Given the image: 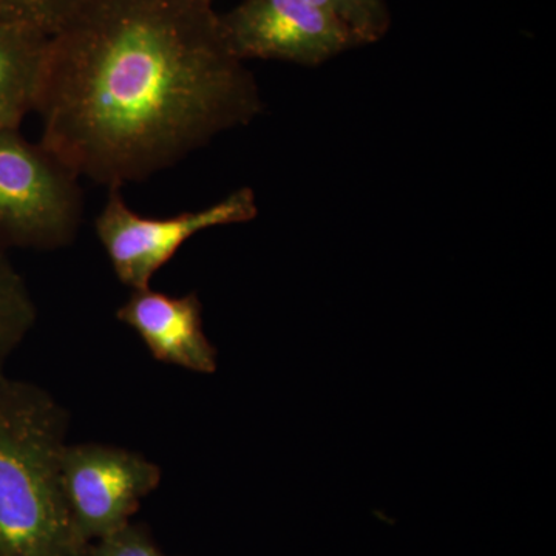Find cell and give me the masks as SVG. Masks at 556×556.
<instances>
[{"mask_svg":"<svg viewBox=\"0 0 556 556\" xmlns=\"http://www.w3.org/2000/svg\"><path fill=\"white\" fill-rule=\"evenodd\" d=\"M42 142L109 189L169 169L263 112L214 0H79L49 36Z\"/></svg>","mask_w":556,"mask_h":556,"instance_id":"obj_1","label":"cell"},{"mask_svg":"<svg viewBox=\"0 0 556 556\" xmlns=\"http://www.w3.org/2000/svg\"><path fill=\"white\" fill-rule=\"evenodd\" d=\"M68 426L49 391L0 378V556H93L62 486Z\"/></svg>","mask_w":556,"mask_h":556,"instance_id":"obj_2","label":"cell"},{"mask_svg":"<svg viewBox=\"0 0 556 556\" xmlns=\"http://www.w3.org/2000/svg\"><path fill=\"white\" fill-rule=\"evenodd\" d=\"M83 215L79 175L42 142L0 127V251L67 248Z\"/></svg>","mask_w":556,"mask_h":556,"instance_id":"obj_3","label":"cell"},{"mask_svg":"<svg viewBox=\"0 0 556 556\" xmlns=\"http://www.w3.org/2000/svg\"><path fill=\"white\" fill-rule=\"evenodd\" d=\"M257 215V199L251 188L237 189L200 211L166 218L137 214L124 201L119 189H109L108 203L94 219V230L113 273L124 287L135 291L150 288L156 273L197 233L249 223Z\"/></svg>","mask_w":556,"mask_h":556,"instance_id":"obj_4","label":"cell"},{"mask_svg":"<svg viewBox=\"0 0 556 556\" xmlns=\"http://www.w3.org/2000/svg\"><path fill=\"white\" fill-rule=\"evenodd\" d=\"M62 486L70 514L89 543L118 532L161 484L159 464L116 445L67 444Z\"/></svg>","mask_w":556,"mask_h":556,"instance_id":"obj_5","label":"cell"},{"mask_svg":"<svg viewBox=\"0 0 556 556\" xmlns=\"http://www.w3.org/2000/svg\"><path fill=\"white\" fill-rule=\"evenodd\" d=\"M240 61H281L318 67L357 49L350 31L309 0H243L219 14Z\"/></svg>","mask_w":556,"mask_h":556,"instance_id":"obj_6","label":"cell"},{"mask_svg":"<svg viewBox=\"0 0 556 556\" xmlns=\"http://www.w3.org/2000/svg\"><path fill=\"white\" fill-rule=\"evenodd\" d=\"M121 324L134 329L161 364L212 375L218 353L203 327L199 295H169L152 288L135 289L116 311Z\"/></svg>","mask_w":556,"mask_h":556,"instance_id":"obj_7","label":"cell"},{"mask_svg":"<svg viewBox=\"0 0 556 556\" xmlns=\"http://www.w3.org/2000/svg\"><path fill=\"white\" fill-rule=\"evenodd\" d=\"M49 36L0 25V127L20 129L38 104Z\"/></svg>","mask_w":556,"mask_h":556,"instance_id":"obj_8","label":"cell"},{"mask_svg":"<svg viewBox=\"0 0 556 556\" xmlns=\"http://www.w3.org/2000/svg\"><path fill=\"white\" fill-rule=\"evenodd\" d=\"M36 321V305L30 289L0 251V378L7 361L24 342Z\"/></svg>","mask_w":556,"mask_h":556,"instance_id":"obj_9","label":"cell"},{"mask_svg":"<svg viewBox=\"0 0 556 556\" xmlns=\"http://www.w3.org/2000/svg\"><path fill=\"white\" fill-rule=\"evenodd\" d=\"M334 17L357 40L358 47L386 38L391 28V11L387 0H309Z\"/></svg>","mask_w":556,"mask_h":556,"instance_id":"obj_10","label":"cell"},{"mask_svg":"<svg viewBox=\"0 0 556 556\" xmlns=\"http://www.w3.org/2000/svg\"><path fill=\"white\" fill-rule=\"evenodd\" d=\"M79 0H0V25L28 28L50 36Z\"/></svg>","mask_w":556,"mask_h":556,"instance_id":"obj_11","label":"cell"},{"mask_svg":"<svg viewBox=\"0 0 556 556\" xmlns=\"http://www.w3.org/2000/svg\"><path fill=\"white\" fill-rule=\"evenodd\" d=\"M93 556H170L164 554L144 527L127 525L93 543Z\"/></svg>","mask_w":556,"mask_h":556,"instance_id":"obj_12","label":"cell"}]
</instances>
